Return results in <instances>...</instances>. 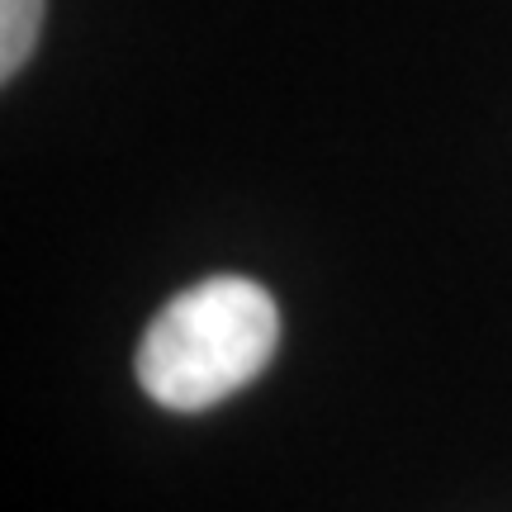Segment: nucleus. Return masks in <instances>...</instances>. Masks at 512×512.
Listing matches in <instances>:
<instances>
[{"instance_id":"nucleus-1","label":"nucleus","mask_w":512,"mask_h":512,"mask_svg":"<svg viewBox=\"0 0 512 512\" xmlns=\"http://www.w3.org/2000/svg\"><path fill=\"white\" fill-rule=\"evenodd\" d=\"M280 347V309L247 275H209L181 290L138 342V384L176 413L214 408L252 384Z\"/></svg>"},{"instance_id":"nucleus-2","label":"nucleus","mask_w":512,"mask_h":512,"mask_svg":"<svg viewBox=\"0 0 512 512\" xmlns=\"http://www.w3.org/2000/svg\"><path fill=\"white\" fill-rule=\"evenodd\" d=\"M43 29V0H0V81H15L19 67L34 57Z\"/></svg>"}]
</instances>
